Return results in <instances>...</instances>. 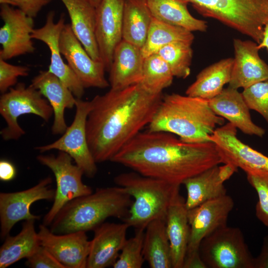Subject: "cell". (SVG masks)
Listing matches in <instances>:
<instances>
[{
    "instance_id": "38",
    "label": "cell",
    "mask_w": 268,
    "mask_h": 268,
    "mask_svg": "<svg viewBox=\"0 0 268 268\" xmlns=\"http://www.w3.org/2000/svg\"><path fill=\"white\" fill-rule=\"evenodd\" d=\"M29 68L26 66L13 65L0 58V92H6L17 84L18 78L28 75Z\"/></svg>"
},
{
    "instance_id": "44",
    "label": "cell",
    "mask_w": 268,
    "mask_h": 268,
    "mask_svg": "<svg viewBox=\"0 0 268 268\" xmlns=\"http://www.w3.org/2000/svg\"><path fill=\"white\" fill-rule=\"evenodd\" d=\"M238 168L234 165L225 163L224 165L219 166V175L221 180L224 182L228 180L231 176L237 171Z\"/></svg>"
},
{
    "instance_id": "9",
    "label": "cell",
    "mask_w": 268,
    "mask_h": 268,
    "mask_svg": "<svg viewBox=\"0 0 268 268\" xmlns=\"http://www.w3.org/2000/svg\"><path fill=\"white\" fill-rule=\"evenodd\" d=\"M36 158L39 163L51 169L56 179L54 202L43 218V224L48 226L65 204L74 199L89 195L93 191L83 182V171L72 164V158L67 153L59 151L56 156L41 154Z\"/></svg>"
},
{
    "instance_id": "32",
    "label": "cell",
    "mask_w": 268,
    "mask_h": 268,
    "mask_svg": "<svg viewBox=\"0 0 268 268\" xmlns=\"http://www.w3.org/2000/svg\"><path fill=\"white\" fill-rule=\"evenodd\" d=\"M194 38L192 32L153 17L145 43L141 49L142 54L145 58L173 42H183L192 44Z\"/></svg>"
},
{
    "instance_id": "30",
    "label": "cell",
    "mask_w": 268,
    "mask_h": 268,
    "mask_svg": "<svg viewBox=\"0 0 268 268\" xmlns=\"http://www.w3.org/2000/svg\"><path fill=\"white\" fill-rule=\"evenodd\" d=\"M35 220H25L17 235H7L0 248V268H6L32 255L40 246Z\"/></svg>"
},
{
    "instance_id": "39",
    "label": "cell",
    "mask_w": 268,
    "mask_h": 268,
    "mask_svg": "<svg viewBox=\"0 0 268 268\" xmlns=\"http://www.w3.org/2000/svg\"><path fill=\"white\" fill-rule=\"evenodd\" d=\"M26 265L31 268H65L41 245L32 255L27 259Z\"/></svg>"
},
{
    "instance_id": "12",
    "label": "cell",
    "mask_w": 268,
    "mask_h": 268,
    "mask_svg": "<svg viewBox=\"0 0 268 268\" xmlns=\"http://www.w3.org/2000/svg\"><path fill=\"white\" fill-rule=\"evenodd\" d=\"M0 8L4 23L0 28V58L6 61L34 53L35 48L31 36L34 18L8 4H1Z\"/></svg>"
},
{
    "instance_id": "40",
    "label": "cell",
    "mask_w": 268,
    "mask_h": 268,
    "mask_svg": "<svg viewBox=\"0 0 268 268\" xmlns=\"http://www.w3.org/2000/svg\"><path fill=\"white\" fill-rule=\"evenodd\" d=\"M52 0H0V4L17 7L27 15L35 18L42 8Z\"/></svg>"
},
{
    "instance_id": "36",
    "label": "cell",
    "mask_w": 268,
    "mask_h": 268,
    "mask_svg": "<svg viewBox=\"0 0 268 268\" xmlns=\"http://www.w3.org/2000/svg\"><path fill=\"white\" fill-rule=\"evenodd\" d=\"M246 174L249 183L256 190L258 197L256 215L268 227V172L256 171Z\"/></svg>"
},
{
    "instance_id": "19",
    "label": "cell",
    "mask_w": 268,
    "mask_h": 268,
    "mask_svg": "<svg viewBox=\"0 0 268 268\" xmlns=\"http://www.w3.org/2000/svg\"><path fill=\"white\" fill-rule=\"evenodd\" d=\"M234 57L228 86L246 88L268 79V65L259 53L258 44L253 41L233 39Z\"/></svg>"
},
{
    "instance_id": "11",
    "label": "cell",
    "mask_w": 268,
    "mask_h": 268,
    "mask_svg": "<svg viewBox=\"0 0 268 268\" xmlns=\"http://www.w3.org/2000/svg\"><path fill=\"white\" fill-rule=\"evenodd\" d=\"M52 178L48 176L28 189L0 193V238L8 235L12 227L21 220H37L40 216L32 214L30 207L40 200H54L55 189L51 187Z\"/></svg>"
},
{
    "instance_id": "15",
    "label": "cell",
    "mask_w": 268,
    "mask_h": 268,
    "mask_svg": "<svg viewBox=\"0 0 268 268\" xmlns=\"http://www.w3.org/2000/svg\"><path fill=\"white\" fill-rule=\"evenodd\" d=\"M234 206L233 199L226 194L188 210L190 232L186 255L199 252L203 239L227 225Z\"/></svg>"
},
{
    "instance_id": "2",
    "label": "cell",
    "mask_w": 268,
    "mask_h": 268,
    "mask_svg": "<svg viewBox=\"0 0 268 268\" xmlns=\"http://www.w3.org/2000/svg\"><path fill=\"white\" fill-rule=\"evenodd\" d=\"M111 161L139 174L180 186L186 179L223 163L212 141L185 142L164 132H140Z\"/></svg>"
},
{
    "instance_id": "20",
    "label": "cell",
    "mask_w": 268,
    "mask_h": 268,
    "mask_svg": "<svg viewBox=\"0 0 268 268\" xmlns=\"http://www.w3.org/2000/svg\"><path fill=\"white\" fill-rule=\"evenodd\" d=\"M129 227L125 222H104L97 227L90 241L86 268L113 266L127 240Z\"/></svg>"
},
{
    "instance_id": "28",
    "label": "cell",
    "mask_w": 268,
    "mask_h": 268,
    "mask_svg": "<svg viewBox=\"0 0 268 268\" xmlns=\"http://www.w3.org/2000/svg\"><path fill=\"white\" fill-rule=\"evenodd\" d=\"M152 19L146 0H125L123 40L142 49Z\"/></svg>"
},
{
    "instance_id": "18",
    "label": "cell",
    "mask_w": 268,
    "mask_h": 268,
    "mask_svg": "<svg viewBox=\"0 0 268 268\" xmlns=\"http://www.w3.org/2000/svg\"><path fill=\"white\" fill-rule=\"evenodd\" d=\"M125 0H101L96 7L95 35L100 60L109 71L115 49L123 40Z\"/></svg>"
},
{
    "instance_id": "5",
    "label": "cell",
    "mask_w": 268,
    "mask_h": 268,
    "mask_svg": "<svg viewBox=\"0 0 268 268\" xmlns=\"http://www.w3.org/2000/svg\"><path fill=\"white\" fill-rule=\"evenodd\" d=\"M114 180L134 199L123 221L135 229H145L155 219H165L168 207L179 193L180 186L134 171L118 175Z\"/></svg>"
},
{
    "instance_id": "37",
    "label": "cell",
    "mask_w": 268,
    "mask_h": 268,
    "mask_svg": "<svg viewBox=\"0 0 268 268\" xmlns=\"http://www.w3.org/2000/svg\"><path fill=\"white\" fill-rule=\"evenodd\" d=\"M242 94L250 109L258 112L268 125V79L243 89Z\"/></svg>"
},
{
    "instance_id": "41",
    "label": "cell",
    "mask_w": 268,
    "mask_h": 268,
    "mask_svg": "<svg viewBox=\"0 0 268 268\" xmlns=\"http://www.w3.org/2000/svg\"><path fill=\"white\" fill-rule=\"evenodd\" d=\"M16 170L14 165L10 161L2 159L0 161V180L8 182L13 180L16 176Z\"/></svg>"
},
{
    "instance_id": "35",
    "label": "cell",
    "mask_w": 268,
    "mask_h": 268,
    "mask_svg": "<svg viewBox=\"0 0 268 268\" xmlns=\"http://www.w3.org/2000/svg\"><path fill=\"white\" fill-rule=\"evenodd\" d=\"M144 232L145 229H135L134 235L127 240L113 268H142L145 261L142 253Z\"/></svg>"
},
{
    "instance_id": "25",
    "label": "cell",
    "mask_w": 268,
    "mask_h": 268,
    "mask_svg": "<svg viewBox=\"0 0 268 268\" xmlns=\"http://www.w3.org/2000/svg\"><path fill=\"white\" fill-rule=\"evenodd\" d=\"M61 0L67 9L75 36L92 59L101 61L95 35L96 7L89 0Z\"/></svg>"
},
{
    "instance_id": "8",
    "label": "cell",
    "mask_w": 268,
    "mask_h": 268,
    "mask_svg": "<svg viewBox=\"0 0 268 268\" xmlns=\"http://www.w3.org/2000/svg\"><path fill=\"white\" fill-rule=\"evenodd\" d=\"M0 114L6 124L0 132L5 140H17L25 134L18 123L20 116L33 114L48 122L54 114L51 106L41 92L22 82L0 96Z\"/></svg>"
},
{
    "instance_id": "27",
    "label": "cell",
    "mask_w": 268,
    "mask_h": 268,
    "mask_svg": "<svg viewBox=\"0 0 268 268\" xmlns=\"http://www.w3.org/2000/svg\"><path fill=\"white\" fill-rule=\"evenodd\" d=\"M224 182L219 175V165L189 178L184 181L187 193L185 204L189 210L212 199L227 194Z\"/></svg>"
},
{
    "instance_id": "21",
    "label": "cell",
    "mask_w": 268,
    "mask_h": 268,
    "mask_svg": "<svg viewBox=\"0 0 268 268\" xmlns=\"http://www.w3.org/2000/svg\"><path fill=\"white\" fill-rule=\"evenodd\" d=\"M31 85L41 92L53 109V134H63L67 128L65 110L75 106L76 98L60 79L48 70L40 71L32 79Z\"/></svg>"
},
{
    "instance_id": "10",
    "label": "cell",
    "mask_w": 268,
    "mask_h": 268,
    "mask_svg": "<svg viewBox=\"0 0 268 268\" xmlns=\"http://www.w3.org/2000/svg\"><path fill=\"white\" fill-rule=\"evenodd\" d=\"M91 106V101L76 98L74 120L62 136L52 143L35 147V150L41 153L58 150L67 153L88 178H93L97 172V163L88 145L86 130V120Z\"/></svg>"
},
{
    "instance_id": "34",
    "label": "cell",
    "mask_w": 268,
    "mask_h": 268,
    "mask_svg": "<svg viewBox=\"0 0 268 268\" xmlns=\"http://www.w3.org/2000/svg\"><path fill=\"white\" fill-rule=\"evenodd\" d=\"M191 45L183 42H173L161 48L156 54L166 62L174 77L184 79L191 73Z\"/></svg>"
},
{
    "instance_id": "6",
    "label": "cell",
    "mask_w": 268,
    "mask_h": 268,
    "mask_svg": "<svg viewBox=\"0 0 268 268\" xmlns=\"http://www.w3.org/2000/svg\"><path fill=\"white\" fill-rule=\"evenodd\" d=\"M204 16L215 19L258 44L268 23V0H186Z\"/></svg>"
},
{
    "instance_id": "1",
    "label": "cell",
    "mask_w": 268,
    "mask_h": 268,
    "mask_svg": "<svg viewBox=\"0 0 268 268\" xmlns=\"http://www.w3.org/2000/svg\"><path fill=\"white\" fill-rule=\"evenodd\" d=\"M163 94L140 83L110 90L91 100L86 124L88 145L96 162L111 161L152 121Z\"/></svg>"
},
{
    "instance_id": "7",
    "label": "cell",
    "mask_w": 268,
    "mask_h": 268,
    "mask_svg": "<svg viewBox=\"0 0 268 268\" xmlns=\"http://www.w3.org/2000/svg\"><path fill=\"white\" fill-rule=\"evenodd\" d=\"M199 251L206 268H254V257L238 227L217 229L202 239Z\"/></svg>"
},
{
    "instance_id": "31",
    "label": "cell",
    "mask_w": 268,
    "mask_h": 268,
    "mask_svg": "<svg viewBox=\"0 0 268 268\" xmlns=\"http://www.w3.org/2000/svg\"><path fill=\"white\" fill-rule=\"evenodd\" d=\"M142 253L151 268H171V248L165 219L150 222L145 229Z\"/></svg>"
},
{
    "instance_id": "13",
    "label": "cell",
    "mask_w": 268,
    "mask_h": 268,
    "mask_svg": "<svg viewBox=\"0 0 268 268\" xmlns=\"http://www.w3.org/2000/svg\"><path fill=\"white\" fill-rule=\"evenodd\" d=\"M209 139L215 144L223 164H231L246 173L268 172V157L241 141L237 128L231 123L217 128Z\"/></svg>"
},
{
    "instance_id": "17",
    "label": "cell",
    "mask_w": 268,
    "mask_h": 268,
    "mask_svg": "<svg viewBox=\"0 0 268 268\" xmlns=\"http://www.w3.org/2000/svg\"><path fill=\"white\" fill-rule=\"evenodd\" d=\"M86 232L57 234L42 224L39 225L38 235L40 245L65 268H86L90 241Z\"/></svg>"
},
{
    "instance_id": "23",
    "label": "cell",
    "mask_w": 268,
    "mask_h": 268,
    "mask_svg": "<svg viewBox=\"0 0 268 268\" xmlns=\"http://www.w3.org/2000/svg\"><path fill=\"white\" fill-rule=\"evenodd\" d=\"M144 60L141 49L122 40L115 49L109 71L111 88L122 89L139 83Z\"/></svg>"
},
{
    "instance_id": "16",
    "label": "cell",
    "mask_w": 268,
    "mask_h": 268,
    "mask_svg": "<svg viewBox=\"0 0 268 268\" xmlns=\"http://www.w3.org/2000/svg\"><path fill=\"white\" fill-rule=\"evenodd\" d=\"M55 16L54 11L49 12L44 25L41 28L34 29L31 36L32 39L44 43L50 50L51 57L48 71L58 77L76 98L81 99L85 88L68 65L64 62L60 51V38L66 24L65 14L62 13L56 22Z\"/></svg>"
},
{
    "instance_id": "46",
    "label": "cell",
    "mask_w": 268,
    "mask_h": 268,
    "mask_svg": "<svg viewBox=\"0 0 268 268\" xmlns=\"http://www.w3.org/2000/svg\"><path fill=\"white\" fill-rule=\"evenodd\" d=\"M91 3L95 7H96L100 3L101 0H89Z\"/></svg>"
},
{
    "instance_id": "29",
    "label": "cell",
    "mask_w": 268,
    "mask_h": 268,
    "mask_svg": "<svg viewBox=\"0 0 268 268\" xmlns=\"http://www.w3.org/2000/svg\"><path fill=\"white\" fill-rule=\"evenodd\" d=\"M154 18L162 22L178 26L190 31L205 32L206 21L197 19L189 11L186 0H146Z\"/></svg>"
},
{
    "instance_id": "24",
    "label": "cell",
    "mask_w": 268,
    "mask_h": 268,
    "mask_svg": "<svg viewBox=\"0 0 268 268\" xmlns=\"http://www.w3.org/2000/svg\"><path fill=\"white\" fill-rule=\"evenodd\" d=\"M185 200L178 193L172 200L165 218L173 268H183L190 237Z\"/></svg>"
},
{
    "instance_id": "14",
    "label": "cell",
    "mask_w": 268,
    "mask_h": 268,
    "mask_svg": "<svg viewBox=\"0 0 268 268\" xmlns=\"http://www.w3.org/2000/svg\"><path fill=\"white\" fill-rule=\"evenodd\" d=\"M59 45L62 55L85 88H105L110 85L105 76L104 64L91 58L74 35L70 24H65Z\"/></svg>"
},
{
    "instance_id": "33",
    "label": "cell",
    "mask_w": 268,
    "mask_h": 268,
    "mask_svg": "<svg viewBox=\"0 0 268 268\" xmlns=\"http://www.w3.org/2000/svg\"><path fill=\"white\" fill-rule=\"evenodd\" d=\"M174 77L166 62L159 55L154 54L144 58L139 83L149 92L159 94L172 84Z\"/></svg>"
},
{
    "instance_id": "4",
    "label": "cell",
    "mask_w": 268,
    "mask_h": 268,
    "mask_svg": "<svg viewBox=\"0 0 268 268\" xmlns=\"http://www.w3.org/2000/svg\"><path fill=\"white\" fill-rule=\"evenodd\" d=\"M132 197L120 186L97 188L67 202L57 214L50 230L57 234L94 231L110 217L124 219Z\"/></svg>"
},
{
    "instance_id": "26",
    "label": "cell",
    "mask_w": 268,
    "mask_h": 268,
    "mask_svg": "<svg viewBox=\"0 0 268 268\" xmlns=\"http://www.w3.org/2000/svg\"><path fill=\"white\" fill-rule=\"evenodd\" d=\"M233 63V58H225L202 69L187 88L186 95L209 100L219 94L230 81Z\"/></svg>"
},
{
    "instance_id": "42",
    "label": "cell",
    "mask_w": 268,
    "mask_h": 268,
    "mask_svg": "<svg viewBox=\"0 0 268 268\" xmlns=\"http://www.w3.org/2000/svg\"><path fill=\"white\" fill-rule=\"evenodd\" d=\"M254 268H268V235L263 239L259 255L254 258Z\"/></svg>"
},
{
    "instance_id": "3",
    "label": "cell",
    "mask_w": 268,
    "mask_h": 268,
    "mask_svg": "<svg viewBox=\"0 0 268 268\" xmlns=\"http://www.w3.org/2000/svg\"><path fill=\"white\" fill-rule=\"evenodd\" d=\"M225 119L210 108L208 100L173 93L163 95L148 130L167 132L190 143L210 141Z\"/></svg>"
},
{
    "instance_id": "22",
    "label": "cell",
    "mask_w": 268,
    "mask_h": 268,
    "mask_svg": "<svg viewBox=\"0 0 268 268\" xmlns=\"http://www.w3.org/2000/svg\"><path fill=\"white\" fill-rule=\"evenodd\" d=\"M208 103L216 114L244 134L261 137L265 135V130L252 121L250 109L238 89L229 86L224 88L219 94L208 100Z\"/></svg>"
},
{
    "instance_id": "45",
    "label": "cell",
    "mask_w": 268,
    "mask_h": 268,
    "mask_svg": "<svg viewBox=\"0 0 268 268\" xmlns=\"http://www.w3.org/2000/svg\"><path fill=\"white\" fill-rule=\"evenodd\" d=\"M259 49H266L268 52V23L265 26L263 36L260 44H258Z\"/></svg>"
},
{
    "instance_id": "43",
    "label": "cell",
    "mask_w": 268,
    "mask_h": 268,
    "mask_svg": "<svg viewBox=\"0 0 268 268\" xmlns=\"http://www.w3.org/2000/svg\"><path fill=\"white\" fill-rule=\"evenodd\" d=\"M183 268H206V267L199 252L186 256Z\"/></svg>"
}]
</instances>
